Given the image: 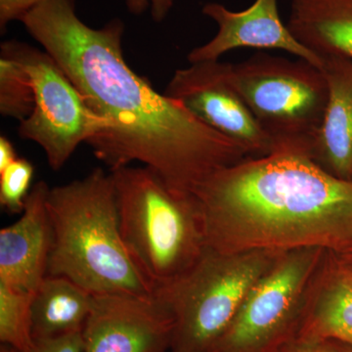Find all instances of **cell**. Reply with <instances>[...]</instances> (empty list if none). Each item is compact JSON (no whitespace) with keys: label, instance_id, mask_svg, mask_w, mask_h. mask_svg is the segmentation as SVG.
Masks as SVG:
<instances>
[{"label":"cell","instance_id":"1","mask_svg":"<svg viewBox=\"0 0 352 352\" xmlns=\"http://www.w3.org/2000/svg\"><path fill=\"white\" fill-rule=\"evenodd\" d=\"M20 21L107 122L87 144L111 170L138 162L193 194L215 171L251 157L132 71L120 20L94 29L78 17L74 0H44Z\"/></svg>","mask_w":352,"mask_h":352},{"label":"cell","instance_id":"2","mask_svg":"<svg viewBox=\"0 0 352 352\" xmlns=\"http://www.w3.org/2000/svg\"><path fill=\"white\" fill-rule=\"evenodd\" d=\"M193 194L212 249L352 250V180L332 175L309 155L245 157L215 171Z\"/></svg>","mask_w":352,"mask_h":352},{"label":"cell","instance_id":"3","mask_svg":"<svg viewBox=\"0 0 352 352\" xmlns=\"http://www.w3.org/2000/svg\"><path fill=\"white\" fill-rule=\"evenodd\" d=\"M47 210L53 237L47 275L68 278L94 295L155 296L122 240L112 173L95 168L50 188Z\"/></svg>","mask_w":352,"mask_h":352},{"label":"cell","instance_id":"4","mask_svg":"<svg viewBox=\"0 0 352 352\" xmlns=\"http://www.w3.org/2000/svg\"><path fill=\"white\" fill-rule=\"evenodd\" d=\"M111 173L122 240L156 295L207 249L200 207L194 194L175 189L147 166Z\"/></svg>","mask_w":352,"mask_h":352},{"label":"cell","instance_id":"5","mask_svg":"<svg viewBox=\"0 0 352 352\" xmlns=\"http://www.w3.org/2000/svg\"><path fill=\"white\" fill-rule=\"evenodd\" d=\"M280 254L207 247L186 272L159 289L155 296L173 318L170 352H214L245 296Z\"/></svg>","mask_w":352,"mask_h":352},{"label":"cell","instance_id":"6","mask_svg":"<svg viewBox=\"0 0 352 352\" xmlns=\"http://www.w3.org/2000/svg\"><path fill=\"white\" fill-rule=\"evenodd\" d=\"M231 76L274 151L311 157L328 101L322 69L300 58L258 54L231 64Z\"/></svg>","mask_w":352,"mask_h":352},{"label":"cell","instance_id":"7","mask_svg":"<svg viewBox=\"0 0 352 352\" xmlns=\"http://www.w3.org/2000/svg\"><path fill=\"white\" fill-rule=\"evenodd\" d=\"M327 252L316 248L281 252L245 296L214 352H274L295 339Z\"/></svg>","mask_w":352,"mask_h":352},{"label":"cell","instance_id":"8","mask_svg":"<svg viewBox=\"0 0 352 352\" xmlns=\"http://www.w3.org/2000/svg\"><path fill=\"white\" fill-rule=\"evenodd\" d=\"M31 75L34 106L20 122L19 135L41 146L50 168L59 170L76 148L89 142L109 126L91 110L63 69L46 51L20 43Z\"/></svg>","mask_w":352,"mask_h":352},{"label":"cell","instance_id":"9","mask_svg":"<svg viewBox=\"0 0 352 352\" xmlns=\"http://www.w3.org/2000/svg\"><path fill=\"white\" fill-rule=\"evenodd\" d=\"M164 94L182 103L206 126L244 147L250 155L263 156L274 151L234 85L231 63L217 60L176 69Z\"/></svg>","mask_w":352,"mask_h":352},{"label":"cell","instance_id":"10","mask_svg":"<svg viewBox=\"0 0 352 352\" xmlns=\"http://www.w3.org/2000/svg\"><path fill=\"white\" fill-rule=\"evenodd\" d=\"M173 318L157 296L95 295L85 352H170Z\"/></svg>","mask_w":352,"mask_h":352},{"label":"cell","instance_id":"11","mask_svg":"<svg viewBox=\"0 0 352 352\" xmlns=\"http://www.w3.org/2000/svg\"><path fill=\"white\" fill-rule=\"evenodd\" d=\"M203 13L217 23L219 32L212 41L189 53L190 64L217 61L228 51L248 47L285 51L317 68L323 67V59L300 43L282 22L278 0H256L240 12L219 3H208Z\"/></svg>","mask_w":352,"mask_h":352},{"label":"cell","instance_id":"12","mask_svg":"<svg viewBox=\"0 0 352 352\" xmlns=\"http://www.w3.org/2000/svg\"><path fill=\"white\" fill-rule=\"evenodd\" d=\"M50 190L45 182L36 183L19 220L0 230V282L32 295L47 276L52 248Z\"/></svg>","mask_w":352,"mask_h":352},{"label":"cell","instance_id":"13","mask_svg":"<svg viewBox=\"0 0 352 352\" xmlns=\"http://www.w3.org/2000/svg\"><path fill=\"white\" fill-rule=\"evenodd\" d=\"M295 339L352 344V267L333 252L315 278Z\"/></svg>","mask_w":352,"mask_h":352},{"label":"cell","instance_id":"14","mask_svg":"<svg viewBox=\"0 0 352 352\" xmlns=\"http://www.w3.org/2000/svg\"><path fill=\"white\" fill-rule=\"evenodd\" d=\"M322 59L328 101L311 157L332 175L352 180V60Z\"/></svg>","mask_w":352,"mask_h":352},{"label":"cell","instance_id":"15","mask_svg":"<svg viewBox=\"0 0 352 352\" xmlns=\"http://www.w3.org/2000/svg\"><path fill=\"white\" fill-rule=\"evenodd\" d=\"M287 25L319 57L352 60V0H292Z\"/></svg>","mask_w":352,"mask_h":352},{"label":"cell","instance_id":"16","mask_svg":"<svg viewBox=\"0 0 352 352\" xmlns=\"http://www.w3.org/2000/svg\"><path fill=\"white\" fill-rule=\"evenodd\" d=\"M94 300V294L68 278L47 275L32 298V339L82 332Z\"/></svg>","mask_w":352,"mask_h":352},{"label":"cell","instance_id":"17","mask_svg":"<svg viewBox=\"0 0 352 352\" xmlns=\"http://www.w3.org/2000/svg\"><path fill=\"white\" fill-rule=\"evenodd\" d=\"M34 106V92L20 43L6 41L0 52V113L22 122Z\"/></svg>","mask_w":352,"mask_h":352},{"label":"cell","instance_id":"18","mask_svg":"<svg viewBox=\"0 0 352 352\" xmlns=\"http://www.w3.org/2000/svg\"><path fill=\"white\" fill-rule=\"evenodd\" d=\"M32 298L0 282V342L20 352H27L32 342Z\"/></svg>","mask_w":352,"mask_h":352},{"label":"cell","instance_id":"19","mask_svg":"<svg viewBox=\"0 0 352 352\" xmlns=\"http://www.w3.org/2000/svg\"><path fill=\"white\" fill-rule=\"evenodd\" d=\"M34 175V166L24 157H18L0 171V205L7 212L22 214Z\"/></svg>","mask_w":352,"mask_h":352},{"label":"cell","instance_id":"20","mask_svg":"<svg viewBox=\"0 0 352 352\" xmlns=\"http://www.w3.org/2000/svg\"><path fill=\"white\" fill-rule=\"evenodd\" d=\"M27 352H85L82 332L52 338H34Z\"/></svg>","mask_w":352,"mask_h":352},{"label":"cell","instance_id":"21","mask_svg":"<svg viewBox=\"0 0 352 352\" xmlns=\"http://www.w3.org/2000/svg\"><path fill=\"white\" fill-rule=\"evenodd\" d=\"M44 0H0V27L1 31L11 21L21 20L25 13Z\"/></svg>","mask_w":352,"mask_h":352},{"label":"cell","instance_id":"22","mask_svg":"<svg viewBox=\"0 0 352 352\" xmlns=\"http://www.w3.org/2000/svg\"><path fill=\"white\" fill-rule=\"evenodd\" d=\"M175 0H126V6L132 14L139 15L151 9L153 19L162 22L166 17Z\"/></svg>","mask_w":352,"mask_h":352},{"label":"cell","instance_id":"23","mask_svg":"<svg viewBox=\"0 0 352 352\" xmlns=\"http://www.w3.org/2000/svg\"><path fill=\"white\" fill-rule=\"evenodd\" d=\"M274 352H321L318 342L294 339Z\"/></svg>","mask_w":352,"mask_h":352},{"label":"cell","instance_id":"24","mask_svg":"<svg viewBox=\"0 0 352 352\" xmlns=\"http://www.w3.org/2000/svg\"><path fill=\"white\" fill-rule=\"evenodd\" d=\"M17 159L12 142L6 136L2 135L0 138V171L3 170Z\"/></svg>","mask_w":352,"mask_h":352},{"label":"cell","instance_id":"25","mask_svg":"<svg viewBox=\"0 0 352 352\" xmlns=\"http://www.w3.org/2000/svg\"><path fill=\"white\" fill-rule=\"evenodd\" d=\"M321 352H352V344L337 340L318 342Z\"/></svg>","mask_w":352,"mask_h":352},{"label":"cell","instance_id":"26","mask_svg":"<svg viewBox=\"0 0 352 352\" xmlns=\"http://www.w3.org/2000/svg\"><path fill=\"white\" fill-rule=\"evenodd\" d=\"M338 256L352 267V250L351 251L344 252V254H338Z\"/></svg>","mask_w":352,"mask_h":352}]
</instances>
